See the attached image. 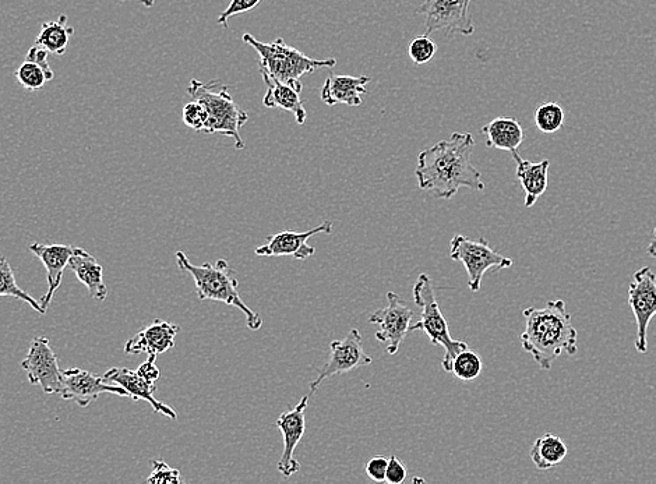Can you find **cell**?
Here are the masks:
<instances>
[{
    "instance_id": "cell-29",
    "label": "cell",
    "mask_w": 656,
    "mask_h": 484,
    "mask_svg": "<svg viewBox=\"0 0 656 484\" xmlns=\"http://www.w3.org/2000/svg\"><path fill=\"white\" fill-rule=\"evenodd\" d=\"M17 81H19L20 86L26 88L27 91L41 90L48 81H52L51 77L48 76L47 72L40 65H37L31 60H27L16 70L14 73Z\"/></svg>"
},
{
    "instance_id": "cell-18",
    "label": "cell",
    "mask_w": 656,
    "mask_h": 484,
    "mask_svg": "<svg viewBox=\"0 0 656 484\" xmlns=\"http://www.w3.org/2000/svg\"><path fill=\"white\" fill-rule=\"evenodd\" d=\"M34 256L42 261L47 268L48 292L41 299V306L48 310L54 299L56 291L62 284L63 271L69 266L70 257L74 252V247L66 245H44V243H33L28 247Z\"/></svg>"
},
{
    "instance_id": "cell-19",
    "label": "cell",
    "mask_w": 656,
    "mask_h": 484,
    "mask_svg": "<svg viewBox=\"0 0 656 484\" xmlns=\"http://www.w3.org/2000/svg\"><path fill=\"white\" fill-rule=\"evenodd\" d=\"M260 73H262L264 83L267 86V93L263 97L264 107L278 108L282 109V111L291 112L295 116L298 125H305L306 119H308V113H306V109L303 107V101L301 100L302 83H281V81L275 80L274 77H271L264 70H260Z\"/></svg>"
},
{
    "instance_id": "cell-21",
    "label": "cell",
    "mask_w": 656,
    "mask_h": 484,
    "mask_svg": "<svg viewBox=\"0 0 656 484\" xmlns=\"http://www.w3.org/2000/svg\"><path fill=\"white\" fill-rule=\"evenodd\" d=\"M67 267L74 272L81 284L86 286L91 298L100 300V302L107 299L108 288L104 282V268L87 250L74 247Z\"/></svg>"
},
{
    "instance_id": "cell-13",
    "label": "cell",
    "mask_w": 656,
    "mask_h": 484,
    "mask_svg": "<svg viewBox=\"0 0 656 484\" xmlns=\"http://www.w3.org/2000/svg\"><path fill=\"white\" fill-rule=\"evenodd\" d=\"M63 388L61 397L65 401H72L74 404L87 408L97 401L102 394H114L118 397L129 398L128 392L123 390L121 385L108 383L104 377L94 376L87 370L69 369L62 370Z\"/></svg>"
},
{
    "instance_id": "cell-2",
    "label": "cell",
    "mask_w": 656,
    "mask_h": 484,
    "mask_svg": "<svg viewBox=\"0 0 656 484\" xmlns=\"http://www.w3.org/2000/svg\"><path fill=\"white\" fill-rule=\"evenodd\" d=\"M525 330L521 346L542 370L552 369L560 355L574 356L578 351V332L567 312L564 300H550L542 307H528L523 312Z\"/></svg>"
},
{
    "instance_id": "cell-7",
    "label": "cell",
    "mask_w": 656,
    "mask_h": 484,
    "mask_svg": "<svg viewBox=\"0 0 656 484\" xmlns=\"http://www.w3.org/2000/svg\"><path fill=\"white\" fill-rule=\"evenodd\" d=\"M450 257L460 261L468 274V286L472 292L481 291L482 279L489 270H506L513 266V260L497 253L488 240L469 239L456 235L450 242Z\"/></svg>"
},
{
    "instance_id": "cell-34",
    "label": "cell",
    "mask_w": 656,
    "mask_h": 484,
    "mask_svg": "<svg viewBox=\"0 0 656 484\" xmlns=\"http://www.w3.org/2000/svg\"><path fill=\"white\" fill-rule=\"evenodd\" d=\"M387 466H389V458L377 455V457L370 459L368 465H366V473L373 482H386Z\"/></svg>"
},
{
    "instance_id": "cell-25",
    "label": "cell",
    "mask_w": 656,
    "mask_h": 484,
    "mask_svg": "<svg viewBox=\"0 0 656 484\" xmlns=\"http://www.w3.org/2000/svg\"><path fill=\"white\" fill-rule=\"evenodd\" d=\"M73 34L74 28L67 26L66 14H61L58 20L47 21V23L42 24L35 44L47 49L49 54L62 56L66 54Z\"/></svg>"
},
{
    "instance_id": "cell-11",
    "label": "cell",
    "mask_w": 656,
    "mask_h": 484,
    "mask_svg": "<svg viewBox=\"0 0 656 484\" xmlns=\"http://www.w3.org/2000/svg\"><path fill=\"white\" fill-rule=\"evenodd\" d=\"M26 370L28 380L33 385H40L47 395H61L63 376L59 367L58 356L52 349L48 338L37 337L31 342L26 359L21 362Z\"/></svg>"
},
{
    "instance_id": "cell-5",
    "label": "cell",
    "mask_w": 656,
    "mask_h": 484,
    "mask_svg": "<svg viewBox=\"0 0 656 484\" xmlns=\"http://www.w3.org/2000/svg\"><path fill=\"white\" fill-rule=\"evenodd\" d=\"M242 40L259 54V69L281 83L299 84L305 74L316 72L317 69H331L337 65V59L334 58H309L282 38L273 42H262L252 34H245Z\"/></svg>"
},
{
    "instance_id": "cell-16",
    "label": "cell",
    "mask_w": 656,
    "mask_h": 484,
    "mask_svg": "<svg viewBox=\"0 0 656 484\" xmlns=\"http://www.w3.org/2000/svg\"><path fill=\"white\" fill-rule=\"evenodd\" d=\"M102 377L108 383L121 385L133 401H146L154 409V412L161 413L165 418L171 420L178 419V413L171 406L155 398L157 383H148L139 374L133 372V370L125 369V367H112Z\"/></svg>"
},
{
    "instance_id": "cell-4",
    "label": "cell",
    "mask_w": 656,
    "mask_h": 484,
    "mask_svg": "<svg viewBox=\"0 0 656 484\" xmlns=\"http://www.w3.org/2000/svg\"><path fill=\"white\" fill-rule=\"evenodd\" d=\"M188 95L206 109L208 120L204 133H218L232 137L235 140L236 150L245 148L239 129L248 123L249 115L232 100L231 94L228 93V86L220 80L203 83L193 79L188 87Z\"/></svg>"
},
{
    "instance_id": "cell-33",
    "label": "cell",
    "mask_w": 656,
    "mask_h": 484,
    "mask_svg": "<svg viewBox=\"0 0 656 484\" xmlns=\"http://www.w3.org/2000/svg\"><path fill=\"white\" fill-rule=\"evenodd\" d=\"M262 0H231L227 10L221 13V16L218 17L217 23L224 28H228L229 19L238 14L250 12V10L255 9V7L260 5Z\"/></svg>"
},
{
    "instance_id": "cell-17",
    "label": "cell",
    "mask_w": 656,
    "mask_h": 484,
    "mask_svg": "<svg viewBox=\"0 0 656 484\" xmlns=\"http://www.w3.org/2000/svg\"><path fill=\"white\" fill-rule=\"evenodd\" d=\"M179 331H181L179 325L157 319L126 342L125 353L128 355H141V353L161 355L174 348L175 338Z\"/></svg>"
},
{
    "instance_id": "cell-14",
    "label": "cell",
    "mask_w": 656,
    "mask_h": 484,
    "mask_svg": "<svg viewBox=\"0 0 656 484\" xmlns=\"http://www.w3.org/2000/svg\"><path fill=\"white\" fill-rule=\"evenodd\" d=\"M309 398L310 394L305 395L298 405L287 412L281 413L280 418L275 423L282 433V438H284V451H282L277 468L285 479H289L295 473L301 471V464L295 458V450L301 443L303 434L306 431L305 412L309 405Z\"/></svg>"
},
{
    "instance_id": "cell-24",
    "label": "cell",
    "mask_w": 656,
    "mask_h": 484,
    "mask_svg": "<svg viewBox=\"0 0 656 484\" xmlns=\"http://www.w3.org/2000/svg\"><path fill=\"white\" fill-rule=\"evenodd\" d=\"M569 454V448L559 436L543 434L532 444L529 457L539 471L545 472L562 464Z\"/></svg>"
},
{
    "instance_id": "cell-22",
    "label": "cell",
    "mask_w": 656,
    "mask_h": 484,
    "mask_svg": "<svg viewBox=\"0 0 656 484\" xmlns=\"http://www.w3.org/2000/svg\"><path fill=\"white\" fill-rule=\"evenodd\" d=\"M513 157L517 164V179L525 192V207H534L539 197L548 189L550 161H527L520 157L518 151L513 153Z\"/></svg>"
},
{
    "instance_id": "cell-6",
    "label": "cell",
    "mask_w": 656,
    "mask_h": 484,
    "mask_svg": "<svg viewBox=\"0 0 656 484\" xmlns=\"http://www.w3.org/2000/svg\"><path fill=\"white\" fill-rule=\"evenodd\" d=\"M414 300L416 306L421 307V320L418 323L411 324L409 331H423L428 335L433 345L442 346L444 356L442 367L447 373H450L451 363L454 358L469 348L467 342L458 341L451 337L449 324L446 317L440 310L439 302L436 299L435 288H433L432 279L429 275L421 274L416 279L414 286Z\"/></svg>"
},
{
    "instance_id": "cell-31",
    "label": "cell",
    "mask_w": 656,
    "mask_h": 484,
    "mask_svg": "<svg viewBox=\"0 0 656 484\" xmlns=\"http://www.w3.org/2000/svg\"><path fill=\"white\" fill-rule=\"evenodd\" d=\"M153 465V472L146 479V483L150 484H181L183 480L181 472L178 469L171 468L167 462L162 459H154L151 461Z\"/></svg>"
},
{
    "instance_id": "cell-36",
    "label": "cell",
    "mask_w": 656,
    "mask_h": 484,
    "mask_svg": "<svg viewBox=\"0 0 656 484\" xmlns=\"http://www.w3.org/2000/svg\"><path fill=\"white\" fill-rule=\"evenodd\" d=\"M48 55L49 52L47 49L40 47V45L35 44L34 47L30 48V51H28V54L26 56L27 60H31V62L37 63V65H40L42 69L47 72L48 76L51 77V80L55 79V73L54 70H52L51 65H49L48 62Z\"/></svg>"
},
{
    "instance_id": "cell-35",
    "label": "cell",
    "mask_w": 656,
    "mask_h": 484,
    "mask_svg": "<svg viewBox=\"0 0 656 484\" xmlns=\"http://www.w3.org/2000/svg\"><path fill=\"white\" fill-rule=\"evenodd\" d=\"M408 471L402 464L401 459L391 455L389 466H387L386 482L390 484H401L407 479Z\"/></svg>"
},
{
    "instance_id": "cell-26",
    "label": "cell",
    "mask_w": 656,
    "mask_h": 484,
    "mask_svg": "<svg viewBox=\"0 0 656 484\" xmlns=\"http://www.w3.org/2000/svg\"><path fill=\"white\" fill-rule=\"evenodd\" d=\"M16 298L26 302L28 306L33 307L35 312L40 313L41 316L47 314V310L41 306V302H37L30 295V293L23 291L19 285H17L16 277H14V272L12 266H10L9 260L5 256H0V298Z\"/></svg>"
},
{
    "instance_id": "cell-3",
    "label": "cell",
    "mask_w": 656,
    "mask_h": 484,
    "mask_svg": "<svg viewBox=\"0 0 656 484\" xmlns=\"http://www.w3.org/2000/svg\"><path fill=\"white\" fill-rule=\"evenodd\" d=\"M176 263L182 271L188 272L195 279L197 298L200 300H215L225 305L236 307L246 317L249 330L257 331L262 328L263 319L259 313L250 309L239 293V282L236 271L229 266L227 260H218L215 263H204L195 266L190 263L188 256L178 250L175 254Z\"/></svg>"
},
{
    "instance_id": "cell-8",
    "label": "cell",
    "mask_w": 656,
    "mask_h": 484,
    "mask_svg": "<svg viewBox=\"0 0 656 484\" xmlns=\"http://www.w3.org/2000/svg\"><path fill=\"white\" fill-rule=\"evenodd\" d=\"M472 0H425L415 13L425 16V34L446 31L447 37L454 34L469 37L475 33V24L469 16Z\"/></svg>"
},
{
    "instance_id": "cell-15",
    "label": "cell",
    "mask_w": 656,
    "mask_h": 484,
    "mask_svg": "<svg viewBox=\"0 0 656 484\" xmlns=\"http://www.w3.org/2000/svg\"><path fill=\"white\" fill-rule=\"evenodd\" d=\"M333 232V222L324 221L317 228L306 232L284 231L268 236L266 245L256 247V256L260 257H294L295 260L305 261L315 256L316 249L309 245V239L319 233Z\"/></svg>"
},
{
    "instance_id": "cell-37",
    "label": "cell",
    "mask_w": 656,
    "mask_h": 484,
    "mask_svg": "<svg viewBox=\"0 0 656 484\" xmlns=\"http://www.w3.org/2000/svg\"><path fill=\"white\" fill-rule=\"evenodd\" d=\"M157 356L148 355V359L143 365L139 366V369L136 370V373L139 374L143 380L148 381V383H157L160 380V369H158L157 363H155Z\"/></svg>"
},
{
    "instance_id": "cell-32",
    "label": "cell",
    "mask_w": 656,
    "mask_h": 484,
    "mask_svg": "<svg viewBox=\"0 0 656 484\" xmlns=\"http://www.w3.org/2000/svg\"><path fill=\"white\" fill-rule=\"evenodd\" d=\"M183 123L196 132H204L206 129L208 115L206 109L200 102L192 101L185 105L182 112Z\"/></svg>"
},
{
    "instance_id": "cell-12",
    "label": "cell",
    "mask_w": 656,
    "mask_h": 484,
    "mask_svg": "<svg viewBox=\"0 0 656 484\" xmlns=\"http://www.w3.org/2000/svg\"><path fill=\"white\" fill-rule=\"evenodd\" d=\"M387 302L389 305L370 316L369 323L379 325L380 328L376 331L377 341L386 345L389 355H395L400 351L402 341L407 337L414 312L397 293H387Z\"/></svg>"
},
{
    "instance_id": "cell-23",
    "label": "cell",
    "mask_w": 656,
    "mask_h": 484,
    "mask_svg": "<svg viewBox=\"0 0 656 484\" xmlns=\"http://www.w3.org/2000/svg\"><path fill=\"white\" fill-rule=\"evenodd\" d=\"M486 137V146L496 150L509 151L513 154L518 151L524 141V130L516 119L499 116L493 119L481 130Z\"/></svg>"
},
{
    "instance_id": "cell-10",
    "label": "cell",
    "mask_w": 656,
    "mask_h": 484,
    "mask_svg": "<svg viewBox=\"0 0 656 484\" xmlns=\"http://www.w3.org/2000/svg\"><path fill=\"white\" fill-rule=\"evenodd\" d=\"M629 305L636 317L637 352L648 349V327L656 316V275L651 267L640 268L634 274L629 288Z\"/></svg>"
},
{
    "instance_id": "cell-20",
    "label": "cell",
    "mask_w": 656,
    "mask_h": 484,
    "mask_svg": "<svg viewBox=\"0 0 656 484\" xmlns=\"http://www.w3.org/2000/svg\"><path fill=\"white\" fill-rule=\"evenodd\" d=\"M370 77L337 76L331 73L322 90V101L328 107L345 104L348 107H361L362 95L366 94V84Z\"/></svg>"
},
{
    "instance_id": "cell-27",
    "label": "cell",
    "mask_w": 656,
    "mask_h": 484,
    "mask_svg": "<svg viewBox=\"0 0 656 484\" xmlns=\"http://www.w3.org/2000/svg\"><path fill=\"white\" fill-rule=\"evenodd\" d=\"M483 363L481 356L472 349H464L458 353L451 363L450 373L461 381H474L481 376Z\"/></svg>"
},
{
    "instance_id": "cell-1",
    "label": "cell",
    "mask_w": 656,
    "mask_h": 484,
    "mask_svg": "<svg viewBox=\"0 0 656 484\" xmlns=\"http://www.w3.org/2000/svg\"><path fill=\"white\" fill-rule=\"evenodd\" d=\"M474 148L471 133H453L450 139L421 151L415 171L418 186L443 200L453 199L461 187L485 190L481 172L471 162Z\"/></svg>"
},
{
    "instance_id": "cell-39",
    "label": "cell",
    "mask_w": 656,
    "mask_h": 484,
    "mask_svg": "<svg viewBox=\"0 0 656 484\" xmlns=\"http://www.w3.org/2000/svg\"><path fill=\"white\" fill-rule=\"evenodd\" d=\"M122 2H125V0H122ZM141 3L146 7H153L155 0H141Z\"/></svg>"
},
{
    "instance_id": "cell-30",
    "label": "cell",
    "mask_w": 656,
    "mask_h": 484,
    "mask_svg": "<svg viewBox=\"0 0 656 484\" xmlns=\"http://www.w3.org/2000/svg\"><path fill=\"white\" fill-rule=\"evenodd\" d=\"M437 47L435 42L430 40L429 35L423 34L416 37L408 48L409 58L415 65H425L435 58Z\"/></svg>"
},
{
    "instance_id": "cell-38",
    "label": "cell",
    "mask_w": 656,
    "mask_h": 484,
    "mask_svg": "<svg viewBox=\"0 0 656 484\" xmlns=\"http://www.w3.org/2000/svg\"><path fill=\"white\" fill-rule=\"evenodd\" d=\"M647 253L650 254L652 259L656 260V228L654 231V240H652L651 245L648 246Z\"/></svg>"
},
{
    "instance_id": "cell-28",
    "label": "cell",
    "mask_w": 656,
    "mask_h": 484,
    "mask_svg": "<svg viewBox=\"0 0 656 484\" xmlns=\"http://www.w3.org/2000/svg\"><path fill=\"white\" fill-rule=\"evenodd\" d=\"M536 127L545 134L559 132L564 123V111L562 105L557 102H545L539 105L535 112Z\"/></svg>"
},
{
    "instance_id": "cell-9",
    "label": "cell",
    "mask_w": 656,
    "mask_h": 484,
    "mask_svg": "<svg viewBox=\"0 0 656 484\" xmlns=\"http://www.w3.org/2000/svg\"><path fill=\"white\" fill-rule=\"evenodd\" d=\"M372 363L373 359L363 351L361 332L354 328L344 339L331 342L328 362L317 372L315 380L309 384L310 395L315 394L327 378L333 377L335 374L354 372V370L372 365Z\"/></svg>"
}]
</instances>
